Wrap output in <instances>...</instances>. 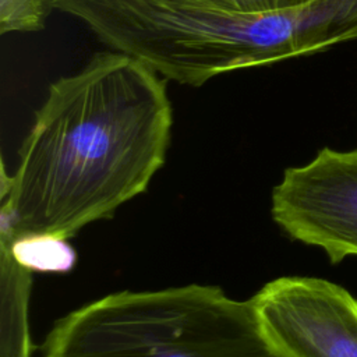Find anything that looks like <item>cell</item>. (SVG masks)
<instances>
[{"mask_svg":"<svg viewBox=\"0 0 357 357\" xmlns=\"http://www.w3.org/2000/svg\"><path fill=\"white\" fill-rule=\"evenodd\" d=\"M173 107L167 79L116 52L53 81L13 176L1 172L0 234L68 238L144 192L163 166Z\"/></svg>","mask_w":357,"mask_h":357,"instance_id":"cell-1","label":"cell"},{"mask_svg":"<svg viewBox=\"0 0 357 357\" xmlns=\"http://www.w3.org/2000/svg\"><path fill=\"white\" fill-rule=\"evenodd\" d=\"M110 50L167 81L201 86L229 71L321 52L304 6L266 14L229 11L206 0H53Z\"/></svg>","mask_w":357,"mask_h":357,"instance_id":"cell-2","label":"cell"},{"mask_svg":"<svg viewBox=\"0 0 357 357\" xmlns=\"http://www.w3.org/2000/svg\"><path fill=\"white\" fill-rule=\"evenodd\" d=\"M43 357H280L251 298L218 286L117 291L56 321Z\"/></svg>","mask_w":357,"mask_h":357,"instance_id":"cell-3","label":"cell"},{"mask_svg":"<svg viewBox=\"0 0 357 357\" xmlns=\"http://www.w3.org/2000/svg\"><path fill=\"white\" fill-rule=\"evenodd\" d=\"M271 213L289 237L322 248L332 264L357 257V151L322 148L307 165L286 169Z\"/></svg>","mask_w":357,"mask_h":357,"instance_id":"cell-4","label":"cell"},{"mask_svg":"<svg viewBox=\"0 0 357 357\" xmlns=\"http://www.w3.org/2000/svg\"><path fill=\"white\" fill-rule=\"evenodd\" d=\"M280 357H357V298L321 278L283 276L251 297Z\"/></svg>","mask_w":357,"mask_h":357,"instance_id":"cell-5","label":"cell"},{"mask_svg":"<svg viewBox=\"0 0 357 357\" xmlns=\"http://www.w3.org/2000/svg\"><path fill=\"white\" fill-rule=\"evenodd\" d=\"M1 254V357H29L28 300L32 272L11 255L6 240L0 238Z\"/></svg>","mask_w":357,"mask_h":357,"instance_id":"cell-6","label":"cell"},{"mask_svg":"<svg viewBox=\"0 0 357 357\" xmlns=\"http://www.w3.org/2000/svg\"><path fill=\"white\" fill-rule=\"evenodd\" d=\"M6 240L11 255L24 268L40 273H67L77 261V252L64 237L53 234H28Z\"/></svg>","mask_w":357,"mask_h":357,"instance_id":"cell-7","label":"cell"},{"mask_svg":"<svg viewBox=\"0 0 357 357\" xmlns=\"http://www.w3.org/2000/svg\"><path fill=\"white\" fill-rule=\"evenodd\" d=\"M53 10V0H0V33L42 31Z\"/></svg>","mask_w":357,"mask_h":357,"instance_id":"cell-8","label":"cell"},{"mask_svg":"<svg viewBox=\"0 0 357 357\" xmlns=\"http://www.w3.org/2000/svg\"><path fill=\"white\" fill-rule=\"evenodd\" d=\"M229 11L243 14H266L283 8V0H206Z\"/></svg>","mask_w":357,"mask_h":357,"instance_id":"cell-9","label":"cell"},{"mask_svg":"<svg viewBox=\"0 0 357 357\" xmlns=\"http://www.w3.org/2000/svg\"><path fill=\"white\" fill-rule=\"evenodd\" d=\"M312 0H283V8H289V7H297V6H303L305 3H310Z\"/></svg>","mask_w":357,"mask_h":357,"instance_id":"cell-10","label":"cell"}]
</instances>
